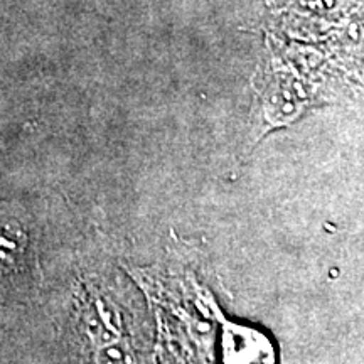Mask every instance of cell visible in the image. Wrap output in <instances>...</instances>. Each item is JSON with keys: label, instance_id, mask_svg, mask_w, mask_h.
Wrapping results in <instances>:
<instances>
[{"label": "cell", "instance_id": "1", "mask_svg": "<svg viewBox=\"0 0 364 364\" xmlns=\"http://www.w3.org/2000/svg\"><path fill=\"white\" fill-rule=\"evenodd\" d=\"M36 250L26 223L0 209V295L17 294L34 280Z\"/></svg>", "mask_w": 364, "mask_h": 364}, {"label": "cell", "instance_id": "2", "mask_svg": "<svg viewBox=\"0 0 364 364\" xmlns=\"http://www.w3.org/2000/svg\"><path fill=\"white\" fill-rule=\"evenodd\" d=\"M228 364H272L268 349L258 341L255 343H233L226 353Z\"/></svg>", "mask_w": 364, "mask_h": 364}]
</instances>
